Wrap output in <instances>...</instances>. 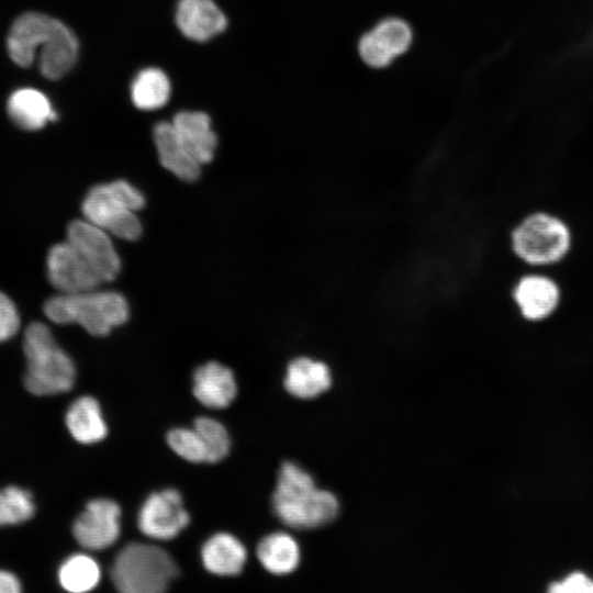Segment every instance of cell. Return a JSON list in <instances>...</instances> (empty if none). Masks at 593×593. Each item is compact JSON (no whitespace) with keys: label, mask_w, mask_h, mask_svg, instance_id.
<instances>
[{"label":"cell","mask_w":593,"mask_h":593,"mask_svg":"<svg viewBox=\"0 0 593 593\" xmlns=\"http://www.w3.org/2000/svg\"><path fill=\"white\" fill-rule=\"evenodd\" d=\"M10 58L20 67H30L38 54L42 75L56 80L75 66L79 45L75 34L59 20L37 12L15 19L7 37Z\"/></svg>","instance_id":"1"},{"label":"cell","mask_w":593,"mask_h":593,"mask_svg":"<svg viewBox=\"0 0 593 593\" xmlns=\"http://www.w3.org/2000/svg\"><path fill=\"white\" fill-rule=\"evenodd\" d=\"M272 510L291 528L313 529L333 522L339 504L332 492L318 489L305 470L284 461L278 471Z\"/></svg>","instance_id":"2"},{"label":"cell","mask_w":593,"mask_h":593,"mask_svg":"<svg viewBox=\"0 0 593 593\" xmlns=\"http://www.w3.org/2000/svg\"><path fill=\"white\" fill-rule=\"evenodd\" d=\"M23 349L27 362L24 384L29 392L44 396L72 388L75 365L45 324L34 322L26 327Z\"/></svg>","instance_id":"3"},{"label":"cell","mask_w":593,"mask_h":593,"mask_svg":"<svg viewBox=\"0 0 593 593\" xmlns=\"http://www.w3.org/2000/svg\"><path fill=\"white\" fill-rule=\"evenodd\" d=\"M44 313L54 323H77L91 335L105 336L127 321L128 304L119 292L93 289L59 293L46 301Z\"/></svg>","instance_id":"4"},{"label":"cell","mask_w":593,"mask_h":593,"mask_svg":"<svg viewBox=\"0 0 593 593\" xmlns=\"http://www.w3.org/2000/svg\"><path fill=\"white\" fill-rule=\"evenodd\" d=\"M179 574L174 558L163 548L147 542H130L115 556L111 580L123 593H159Z\"/></svg>","instance_id":"5"},{"label":"cell","mask_w":593,"mask_h":593,"mask_svg":"<svg viewBox=\"0 0 593 593\" xmlns=\"http://www.w3.org/2000/svg\"><path fill=\"white\" fill-rule=\"evenodd\" d=\"M145 204L144 195L125 180L94 186L82 202V213L90 223L115 237L135 240L142 234L136 215Z\"/></svg>","instance_id":"6"},{"label":"cell","mask_w":593,"mask_h":593,"mask_svg":"<svg viewBox=\"0 0 593 593\" xmlns=\"http://www.w3.org/2000/svg\"><path fill=\"white\" fill-rule=\"evenodd\" d=\"M513 249L524 261L547 265L561 259L570 247V233L559 219L537 213L525 219L512 234Z\"/></svg>","instance_id":"7"},{"label":"cell","mask_w":593,"mask_h":593,"mask_svg":"<svg viewBox=\"0 0 593 593\" xmlns=\"http://www.w3.org/2000/svg\"><path fill=\"white\" fill-rule=\"evenodd\" d=\"M190 522L181 494L176 489L152 493L137 515L141 533L152 539L170 540L177 537Z\"/></svg>","instance_id":"8"},{"label":"cell","mask_w":593,"mask_h":593,"mask_svg":"<svg viewBox=\"0 0 593 593\" xmlns=\"http://www.w3.org/2000/svg\"><path fill=\"white\" fill-rule=\"evenodd\" d=\"M93 269L102 282L116 278L121 260L109 233L85 220H75L67 227L66 239Z\"/></svg>","instance_id":"9"},{"label":"cell","mask_w":593,"mask_h":593,"mask_svg":"<svg viewBox=\"0 0 593 593\" xmlns=\"http://www.w3.org/2000/svg\"><path fill=\"white\" fill-rule=\"evenodd\" d=\"M121 508L110 499H93L77 517L72 534L77 542L88 550H104L112 546L121 533Z\"/></svg>","instance_id":"10"},{"label":"cell","mask_w":593,"mask_h":593,"mask_svg":"<svg viewBox=\"0 0 593 593\" xmlns=\"http://www.w3.org/2000/svg\"><path fill=\"white\" fill-rule=\"evenodd\" d=\"M47 275L49 282L60 293L93 290L102 283L93 269L67 240L49 249Z\"/></svg>","instance_id":"11"},{"label":"cell","mask_w":593,"mask_h":593,"mask_svg":"<svg viewBox=\"0 0 593 593\" xmlns=\"http://www.w3.org/2000/svg\"><path fill=\"white\" fill-rule=\"evenodd\" d=\"M412 32L400 19H388L365 34L359 42V54L371 67L388 66L410 46Z\"/></svg>","instance_id":"12"},{"label":"cell","mask_w":593,"mask_h":593,"mask_svg":"<svg viewBox=\"0 0 593 593\" xmlns=\"http://www.w3.org/2000/svg\"><path fill=\"white\" fill-rule=\"evenodd\" d=\"M176 24L187 38L206 42L226 29L227 20L213 0H180Z\"/></svg>","instance_id":"13"},{"label":"cell","mask_w":593,"mask_h":593,"mask_svg":"<svg viewBox=\"0 0 593 593\" xmlns=\"http://www.w3.org/2000/svg\"><path fill=\"white\" fill-rule=\"evenodd\" d=\"M192 392L204 406L225 409L234 401L237 393L234 373L220 362H206L198 367L193 373Z\"/></svg>","instance_id":"14"},{"label":"cell","mask_w":593,"mask_h":593,"mask_svg":"<svg viewBox=\"0 0 593 593\" xmlns=\"http://www.w3.org/2000/svg\"><path fill=\"white\" fill-rule=\"evenodd\" d=\"M160 164L176 177L184 181H194L201 172V164L186 147L172 123L159 122L154 127Z\"/></svg>","instance_id":"15"},{"label":"cell","mask_w":593,"mask_h":593,"mask_svg":"<svg viewBox=\"0 0 593 593\" xmlns=\"http://www.w3.org/2000/svg\"><path fill=\"white\" fill-rule=\"evenodd\" d=\"M171 123L186 147L201 165L213 159L217 137L206 113L181 111L174 116Z\"/></svg>","instance_id":"16"},{"label":"cell","mask_w":593,"mask_h":593,"mask_svg":"<svg viewBox=\"0 0 593 593\" xmlns=\"http://www.w3.org/2000/svg\"><path fill=\"white\" fill-rule=\"evenodd\" d=\"M247 559L245 546L228 533L211 536L201 548L203 567L221 577H233L242 572Z\"/></svg>","instance_id":"17"},{"label":"cell","mask_w":593,"mask_h":593,"mask_svg":"<svg viewBox=\"0 0 593 593\" xmlns=\"http://www.w3.org/2000/svg\"><path fill=\"white\" fill-rule=\"evenodd\" d=\"M514 299L528 320H541L551 314L559 302L557 284L542 276L522 278L514 290Z\"/></svg>","instance_id":"18"},{"label":"cell","mask_w":593,"mask_h":593,"mask_svg":"<svg viewBox=\"0 0 593 593\" xmlns=\"http://www.w3.org/2000/svg\"><path fill=\"white\" fill-rule=\"evenodd\" d=\"M331 384V370L322 361L299 357L287 367L284 388L295 398L313 399L327 391Z\"/></svg>","instance_id":"19"},{"label":"cell","mask_w":593,"mask_h":593,"mask_svg":"<svg viewBox=\"0 0 593 593\" xmlns=\"http://www.w3.org/2000/svg\"><path fill=\"white\" fill-rule=\"evenodd\" d=\"M7 109L11 120L27 131L40 130L57 116L48 98L33 88L14 91L8 100Z\"/></svg>","instance_id":"20"},{"label":"cell","mask_w":593,"mask_h":593,"mask_svg":"<svg viewBox=\"0 0 593 593\" xmlns=\"http://www.w3.org/2000/svg\"><path fill=\"white\" fill-rule=\"evenodd\" d=\"M65 422L70 435L81 444L99 443L108 434L100 404L92 396L76 399L67 410Z\"/></svg>","instance_id":"21"},{"label":"cell","mask_w":593,"mask_h":593,"mask_svg":"<svg viewBox=\"0 0 593 593\" xmlns=\"http://www.w3.org/2000/svg\"><path fill=\"white\" fill-rule=\"evenodd\" d=\"M256 555L260 564L276 575L293 572L301 559L300 547L295 539L282 532L264 537L257 545Z\"/></svg>","instance_id":"22"},{"label":"cell","mask_w":593,"mask_h":593,"mask_svg":"<svg viewBox=\"0 0 593 593\" xmlns=\"http://www.w3.org/2000/svg\"><path fill=\"white\" fill-rule=\"evenodd\" d=\"M170 92V81L158 68L143 69L131 86L132 102L139 110H156L164 107L169 100Z\"/></svg>","instance_id":"23"},{"label":"cell","mask_w":593,"mask_h":593,"mask_svg":"<svg viewBox=\"0 0 593 593\" xmlns=\"http://www.w3.org/2000/svg\"><path fill=\"white\" fill-rule=\"evenodd\" d=\"M60 585L68 592L83 593L93 590L101 580L99 563L89 555L68 557L58 570Z\"/></svg>","instance_id":"24"},{"label":"cell","mask_w":593,"mask_h":593,"mask_svg":"<svg viewBox=\"0 0 593 593\" xmlns=\"http://www.w3.org/2000/svg\"><path fill=\"white\" fill-rule=\"evenodd\" d=\"M34 503L30 492L18 486L0 491V526L16 525L34 515Z\"/></svg>","instance_id":"25"},{"label":"cell","mask_w":593,"mask_h":593,"mask_svg":"<svg viewBox=\"0 0 593 593\" xmlns=\"http://www.w3.org/2000/svg\"><path fill=\"white\" fill-rule=\"evenodd\" d=\"M193 427L208 450V463L219 462L227 456L231 439L222 423L209 416H200L194 419Z\"/></svg>","instance_id":"26"},{"label":"cell","mask_w":593,"mask_h":593,"mask_svg":"<svg viewBox=\"0 0 593 593\" xmlns=\"http://www.w3.org/2000/svg\"><path fill=\"white\" fill-rule=\"evenodd\" d=\"M168 446L187 461L201 463L208 462V450L194 427H177L167 434Z\"/></svg>","instance_id":"27"},{"label":"cell","mask_w":593,"mask_h":593,"mask_svg":"<svg viewBox=\"0 0 593 593\" xmlns=\"http://www.w3.org/2000/svg\"><path fill=\"white\" fill-rule=\"evenodd\" d=\"M20 327V316L11 299L0 292V343L10 339Z\"/></svg>","instance_id":"28"},{"label":"cell","mask_w":593,"mask_h":593,"mask_svg":"<svg viewBox=\"0 0 593 593\" xmlns=\"http://www.w3.org/2000/svg\"><path fill=\"white\" fill-rule=\"evenodd\" d=\"M549 591L557 593H591L593 592V581L584 573L573 572L562 581L552 583Z\"/></svg>","instance_id":"29"},{"label":"cell","mask_w":593,"mask_h":593,"mask_svg":"<svg viewBox=\"0 0 593 593\" xmlns=\"http://www.w3.org/2000/svg\"><path fill=\"white\" fill-rule=\"evenodd\" d=\"M21 584L18 578L8 571L0 570V593H19Z\"/></svg>","instance_id":"30"}]
</instances>
